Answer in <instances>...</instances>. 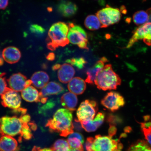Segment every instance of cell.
<instances>
[{
  "label": "cell",
  "mask_w": 151,
  "mask_h": 151,
  "mask_svg": "<svg viewBox=\"0 0 151 151\" xmlns=\"http://www.w3.org/2000/svg\"><path fill=\"white\" fill-rule=\"evenodd\" d=\"M73 115L65 109H60L54 113L52 118L48 120L46 124L51 132L60 134L62 137H67L73 133Z\"/></svg>",
  "instance_id": "obj_1"
},
{
  "label": "cell",
  "mask_w": 151,
  "mask_h": 151,
  "mask_svg": "<svg viewBox=\"0 0 151 151\" xmlns=\"http://www.w3.org/2000/svg\"><path fill=\"white\" fill-rule=\"evenodd\" d=\"M69 31L68 25L65 22H58L53 24L49 30L46 40L47 48L53 51L58 47L68 44L67 36Z\"/></svg>",
  "instance_id": "obj_2"
},
{
  "label": "cell",
  "mask_w": 151,
  "mask_h": 151,
  "mask_svg": "<svg viewBox=\"0 0 151 151\" xmlns=\"http://www.w3.org/2000/svg\"><path fill=\"white\" fill-rule=\"evenodd\" d=\"M119 76L113 71L111 64L106 65L98 75L94 82L99 90H116L121 84Z\"/></svg>",
  "instance_id": "obj_3"
},
{
  "label": "cell",
  "mask_w": 151,
  "mask_h": 151,
  "mask_svg": "<svg viewBox=\"0 0 151 151\" xmlns=\"http://www.w3.org/2000/svg\"><path fill=\"white\" fill-rule=\"evenodd\" d=\"M23 123L17 116H4L0 118V134L15 136L21 133Z\"/></svg>",
  "instance_id": "obj_4"
},
{
  "label": "cell",
  "mask_w": 151,
  "mask_h": 151,
  "mask_svg": "<svg viewBox=\"0 0 151 151\" xmlns=\"http://www.w3.org/2000/svg\"><path fill=\"white\" fill-rule=\"evenodd\" d=\"M123 148L119 140L113 139L109 136L96 135L92 145L94 151H122Z\"/></svg>",
  "instance_id": "obj_5"
},
{
  "label": "cell",
  "mask_w": 151,
  "mask_h": 151,
  "mask_svg": "<svg viewBox=\"0 0 151 151\" xmlns=\"http://www.w3.org/2000/svg\"><path fill=\"white\" fill-rule=\"evenodd\" d=\"M69 31L68 39L72 44L77 45L79 48L88 50V39L86 32L81 26L73 23L68 24Z\"/></svg>",
  "instance_id": "obj_6"
},
{
  "label": "cell",
  "mask_w": 151,
  "mask_h": 151,
  "mask_svg": "<svg viewBox=\"0 0 151 151\" xmlns=\"http://www.w3.org/2000/svg\"><path fill=\"white\" fill-rule=\"evenodd\" d=\"M96 15L101 22V28H106L118 23L121 18L119 9L113 8L108 5H107L105 8L98 11Z\"/></svg>",
  "instance_id": "obj_7"
},
{
  "label": "cell",
  "mask_w": 151,
  "mask_h": 151,
  "mask_svg": "<svg viewBox=\"0 0 151 151\" xmlns=\"http://www.w3.org/2000/svg\"><path fill=\"white\" fill-rule=\"evenodd\" d=\"M98 109L96 101L86 100L81 104L77 109V116L80 122L90 121L93 119Z\"/></svg>",
  "instance_id": "obj_8"
},
{
  "label": "cell",
  "mask_w": 151,
  "mask_h": 151,
  "mask_svg": "<svg viewBox=\"0 0 151 151\" xmlns=\"http://www.w3.org/2000/svg\"><path fill=\"white\" fill-rule=\"evenodd\" d=\"M101 105L111 112H114L123 107L125 100L122 96L117 92H109L101 101Z\"/></svg>",
  "instance_id": "obj_9"
},
{
  "label": "cell",
  "mask_w": 151,
  "mask_h": 151,
  "mask_svg": "<svg viewBox=\"0 0 151 151\" xmlns=\"http://www.w3.org/2000/svg\"><path fill=\"white\" fill-rule=\"evenodd\" d=\"M1 99L3 106L14 110L19 108L21 105V98L19 94L9 88L1 96Z\"/></svg>",
  "instance_id": "obj_10"
},
{
  "label": "cell",
  "mask_w": 151,
  "mask_h": 151,
  "mask_svg": "<svg viewBox=\"0 0 151 151\" xmlns=\"http://www.w3.org/2000/svg\"><path fill=\"white\" fill-rule=\"evenodd\" d=\"M9 88L16 92H22L32 84L31 80H27L25 76L20 73H14L7 80Z\"/></svg>",
  "instance_id": "obj_11"
},
{
  "label": "cell",
  "mask_w": 151,
  "mask_h": 151,
  "mask_svg": "<svg viewBox=\"0 0 151 151\" xmlns=\"http://www.w3.org/2000/svg\"><path fill=\"white\" fill-rule=\"evenodd\" d=\"M151 28V23L150 22L139 26L134 31L133 35L130 39L126 48H129L137 41L146 38L150 34Z\"/></svg>",
  "instance_id": "obj_12"
},
{
  "label": "cell",
  "mask_w": 151,
  "mask_h": 151,
  "mask_svg": "<svg viewBox=\"0 0 151 151\" xmlns=\"http://www.w3.org/2000/svg\"><path fill=\"white\" fill-rule=\"evenodd\" d=\"M108 61L107 58L103 57L96 62L93 67L88 69L86 73L87 76L86 82L88 84H94L98 75L104 67L105 63Z\"/></svg>",
  "instance_id": "obj_13"
},
{
  "label": "cell",
  "mask_w": 151,
  "mask_h": 151,
  "mask_svg": "<svg viewBox=\"0 0 151 151\" xmlns=\"http://www.w3.org/2000/svg\"><path fill=\"white\" fill-rule=\"evenodd\" d=\"M75 73V69L72 66L68 63L64 64L58 70V80L63 83H67L72 79Z\"/></svg>",
  "instance_id": "obj_14"
},
{
  "label": "cell",
  "mask_w": 151,
  "mask_h": 151,
  "mask_svg": "<svg viewBox=\"0 0 151 151\" xmlns=\"http://www.w3.org/2000/svg\"><path fill=\"white\" fill-rule=\"evenodd\" d=\"M2 56L4 59L7 63L13 64L19 61L21 57V53L17 47L9 46L4 49Z\"/></svg>",
  "instance_id": "obj_15"
},
{
  "label": "cell",
  "mask_w": 151,
  "mask_h": 151,
  "mask_svg": "<svg viewBox=\"0 0 151 151\" xmlns=\"http://www.w3.org/2000/svg\"><path fill=\"white\" fill-rule=\"evenodd\" d=\"M64 91L61 85L57 82H49L39 92L40 101L41 98L50 95H56L62 93Z\"/></svg>",
  "instance_id": "obj_16"
},
{
  "label": "cell",
  "mask_w": 151,
  "mask_h": 151,
  "mask_svg": "<svg viewBox=\"0 0 151 151\" xmlns=\"http://www.w3.org/2000/svg\"><path fill=\"white\" fill-rule=\"evenodd\" d=\"M105 118V114L103 112L98 113L95 118L90 121L81 122L82 127L86 132H94L103 124Z\"/></svg>",
  "instance_id": "obj_17"
},
{
  "label": "cell",
  "mask_w": 151,
  "mask_h": 151,
  "mask_svg": "<svg viewBox=\"0 0 151 151\" xmlns=\"http://www.w3.org/2000/svg\"><path fill=\"white\" fill-rule=\"evenodd\" d=\"M58 9L62 16L69 18L76 14L78 8L75 4L71 1H62L58 5Z\"/></svg>",
  "instance_id": "obj_18"
},
{
  "label": "cell",
  "mask_w": 151,
  "mask_h": 151,
  "mask_svg": "<svg viewBox=\"0 0 151 151\" xmlns=\"http://www.w3.org/2000/svg\"><path fill=\"white\" fill-rule=\"evenodd\" d=\"M85 81L79 77H75L70 81L68 88L70 91L76 95L83 93L86 88Z\"/></svg>",
  "instance_id": "obj_19"
},
{
  "label": "cell",
  "mask_w": 151,
  "mask_h": 151,
  "mask_svg": "<svg viewBox=\"0 0 151 151\" xmlns=\"http://www.w3.org/2000/svg\"><path fill=\"white\" fill-rule=\"evenodd\" d=\"M78 101V99L76 94L70 92L63 94L61 99L62 106L71 111H74L76 109Z\"/></svg>",
  "instance_id": "obj_20"
},
{
  "label": "cell",
  "mask_w": 151,
  "mask_h": 151,
  "mask_svg": "<svg viewBox=\"0 0 151 151\" xmlns=\"http://www.w3.org/2000/svg\"><path fill=\"white\" fill-rule=\"evenodd\" d=\"M50 77L46 72H37L32 75L31 80L33 86L39 89H42L49 83Z\"/></svg>",
  "instance_id": "obj_21"
},
{
  "label": "cell",
  "mask_w": 151,
  "mask_h": 151,
  "mask_svg": "<svg viewBox=\"0 0 151 151\" xmlns=\"http://www.w3.org/2000/svg\"><path fill=\"white\" fill-rule=\"evenodd\" d=\"M17 141L10 136L3 135L0 138V150L15 151L18 149Z\"/></svg>",
  "instance_id": "obj_22"
},
{
  "label": "cell",
  "mask_w": 151,
  "mask_h": 151,
  "mask_svg": "<svg viewBox=\"0 0 151 151\" xmlns=\"http://www.w3.org/2000/svg\"><path fill=\"white\" fill-rule=\"evenodd\" d=\"M21 95L22 99L29 102H37L40 101L39 92L31 86L24 88L22 92Z\"/></svg>",
  "instance_id": "obj_23"
},
{
  "label": "cell",
  "mask_w": 151,
  "mask_h": 151,
  "mask_svg": "<svg viewBox=\"0 0 151 151\" xmlns=\"http://www.w3.org/2000/svg\"><path fill=\"white\" fill-rule=\"evenodd\" d=\"M67 141L70 146L73 149H83L84 142L83 137L81 134L75 132L70 135Z\"/></svg>",
  "instance_id": "obj_24"
},
{
  "label": "cell",
  "mask_w": 151,
  "mask_h": 151,
  "mask_svg": "<svg viewBox=\"0 0 151 151\" xmlns=\"http://www.w3.org/2000/svg\"><path fill=\"white\" fill-rule=\"evenodd\" d=\"M86 27L90 31H96L101 28V24L98 17L95 15H90L86 17L84 21Z\"/></svg>",
  "instance_id": "obj_25"
},
{
  "label": "cell",
  "mask_w": 151,
  "mask_h": 151,
  "mask_svg": "<svg viewBox=\"0 0 151 151\" xmlns=\"http://www.w3.org/2000/svg\"><path fill=\"white\" fill-rule=\"evenodd\" d=\"M127 151H151V146L147 141L139 139L133 143Z\"/></svg>",
  "instance_id": "obj_26"
},
{
  "label": "cell",
  "mask_w": 151,
  "mask_h": 151,
  "mask_svg": "<svg viewBox=\"0 0 151 151\" xmlns=\"http://www.w3.org/2000/svg\"><path fill=\"white\" fill-rule=\"evenodd\" d=\"M148 15L144 11H139L134 13L133 16L134 23L137 25H141L148 22Z\"/></svg>",
  "instance_id": "obj_27"
},
{
  "label": "cell",
  "mask_w": 151,
  "mask_h": 151,
  "mask_svg": "<svg viewBox=\"0 0 151 151\" xmlns=\"http://www.w3.org/2000/svg\"><path fill=\"white\" fill-rule=\"evenodd\" d=\"M70 148L67 141L63 139L57 140L51 148L53 151H69Z\"/></svg>",
  "instance_id": "obj_28"
},
{
  "label": "cell",
  "mask_w": 151,
  "mask_h": 151,
  "mask_svg": "<svg viewBox=\"0 0 151 151\" xmlns=\"http://www.w3.org/2000/svg\"><path fill=\"white\" fill-rule=\"evenodd\" d=\"M66 61L67 63L75 66L79 69L84 68L87 63L86 60L82 57L73 58L70 59H68Z\"/></svg>",
  "instance_id": "obj_29"
},
{
  "label": "cell",
  "mask_w": 151,
  "mask_h": 151,
  "mask_svg": "<svg viewBox=\"0 0 151 151\" xmlns=\"http://www.w3.org/2000/svg\"><path fill=\"white\" fill-rule=\"evenodd\" d=\"M20 134V136L19 139V142L22 140V137L26 140H29L32 137V134L28 124H23V127Z\"/></svg>",
  "instance_id": "obj_30"
},
{
  "label": "cell",
  "mask_w": 151,
  "mask_h": 151,
  "mask_svg": "<svg viewBox=\"0 0 151 151\" xmlns=\"http://www.w3.org/2000/svg\"><path fill=\"white\" fill-rule=\"evenodd\" d=\"M141 127L145 139L151 146V126H146L143 122L140 123Z\"/></svg>",
  "instance_id": "obj_31"
},
{
  "label": "cell",
  "mask_w": 151,
  "mask_h": 151,
  "mask_svg": "<svg viewBox=\"0 0 151 151\" xmlns=\"http://www.w3.org/2000/svg\"><path fill=\"white\" fill-rule=\"evenodd\" d=\"M8 88L4 73H3L0 76V96L2 95Z\"/></svg>",
  "instance_id": "obj_32"
},
{
  "label": "cell",
  "mask_w": 151,
  "mask_h": 151,
  "mask_svg": "<svg viewBox=\"0 0 151 151\" xmlns=\"http://www.w3.org/2000/svg\"><path fill=\"white\" fill-rule=\"evenodd\" d=\"M30 30L31 32L37 34H42L45 31L44 28L37 24L31 25L30 27Z\"/></svg>",
  "instance_id": "obj_33"
},
{
  "label": "cell",
  "mask_w": 151,
  "mask_h": 151,
  "mask_svg": "<svg viewBox=\"0 0 151 151\" xmlns=\"http://www.w3.org/2000/svg\"><path fill=\"white\" fill-rule=\"evenodd\" d=\"M106 120L109 124L114 126H116L120 121L117 116L112 114H108L107 116Z\"/></svg>",
  "instance_id": "obj_34"
},
{
  "label": "cell",
  "mask_w": 151,
  "mask_h": 151,
  "mask_svg": "<svg viewBox=\"0 0 151 151\" xmlns=\"http://www.w3.org/2000/svg\"><path fill=\"white\" fill-rule=\"evenodd\" d=\"M94 140V139L92 137H88L87 139L84 146L86 151H94L92 149Z\"/></svg>",
  "instance_id": "obj_35"
},
{
  "label": "cell",
  "mask_w": 151,
  "mask_h": 151,
  "mask_svg": "<svg viewBox=\"0 0 151 151\" xmlns=\"http://www.w3.org/2000/svg\"><path fill=\"white\" fill-rule=\"evenodd\" d=\"M73 127L76 131H81L82 130V126L81 122L78 119H75L74 122L73 123Z\"/></svg>",
  "instance_id": "obj_36"
},
{
  "label": "cell",
  "mask_w": 151,
  "mask_h": 151,
  "mask_svg": "<svg viewBox=\"0 0 151 151\" xmlns=\"http://www.w3.org/2000/svg\"><path fill=\"white\" fill-rule=\"evenodd\" d=\"M117 129L116 126L109 124V136L112 137L116 134Z\"/></svg>",
  "instance_id": "obj_37"
},
{
  "label": "cell",
  "mask_w": 151,
  "mask_h": 151,
  "mask_svg": "<svg viewBox=\"0 0 151 151\" xmlns=\"http://www.w3.org/2000/svg\"><path fill=\"white\" fill-rule=\"evenodd\" d=\"M19 118L23 124H28L31 120V116L28 114L22 115Z\"/></svg>",
  "instance_id": "obj_38"
},
{
  "label": "cell",
  "mask_w": 151,
  "mask_h": 151,
  "mask_svg": "<svg viewBox=\"0 0 151 151\" xmlns=\"http://www.w3.org/2000/svg\"><path fill=\"white\" fill-rule=\"evenodd\" d=\"M9 0H0V9H5L9 4Z\"/></svg>",
  "instance_id": "obj_39"
},
{
  "label": "cell",
  "mask_w": 151,
  "mask_h": 151,
  "mask_svg": "<svg viewBox=\"0 0 151 151\" xmlns=\"http://www.w3.org/2000/svg\"><path fill=\"white\" fill-rule=\"evenodd\" d=\"M27 109L22 108H19L16 109H14L13 112L14 113H20L21 114V116L22 115H25L27 112Z\"/></svg>",
  "instance_id": "obj_40"
},
{
  "label": "cell",
  "mask_w": 151,
  "mask_h": 151,
  "mask_svg": "<svg viewBox=\"0 0 151 151\" xmlns=\"http://www.w3.org/2000/svg\"><path fill=\"white\" fill-rule=\"evenodd\" d=\"M32 151H53L51 148H41L40 147L34 146Z\"/></svg>",
  "instance_id": "obj_41"
},
{
  "label": "cell",
  "mask_w": 151,
  "mask_h": 151,
  "mask_svg": "<svg viewBox=\"0 0 151 151\" xmlns=\"http://www.w3.org/2000/svg\"><path fill=\"white\" fill-rule=\"evenodd\" d=\"M55 55L52 52L50 53L46 56L47 59L50 61H53L55 59Z\"/></svg>",
  "instance_id": "obj_42"
},
{
  "label": "cell",
  "mask_w": 151,
  "mask_h": 151,
  "mask_svg": "<svg viewBox=\"0 0 151 151\" xmlns=\"http://www.w3.org/2000/svg\"><path fill=\"white\" fill-rule=\"evenodd\" d=\"M147 12L148 14L149 17L148 22L151 23V8L147 9Z\"/></svg>",
  "instance_id": "obj_43"
},
{
  "label": "cell",
  "mask_w": 151,
  "mask_h": 151,
  "mask_svg": "<svg viewBox=\"0 0 151 151\" xmlns=\"http://www.w3.org/2000/svg\"><path fill=\"white\" fill-rule=\"evenodd\" d=\"M61 65L60 64H56L53 66L52 69L54 71L58 70L59 69L60 67H61Z\"/></svg>",
  "instance_id": "obj_44"
},
{
  "label": "cell",
  "mask_w": 151,
  "mask_h": 151,
  "mask_svg": "<svg viewBox=\"0 0 151 151\" xmlns=\"http://www.w3.org/2000/svg\"><path fill=\"white\" fill-rule=\"evenodd\" d=\"M47 98L46 97H42L40 100V101L43 104H45L46 102L47 101Z\"/></svg>",
  "instance_id": "obj_45"
},
{
  "label": "cell",
  "mask_w": 151,
  "mask_h": 151,
  "mask_svg": "<svg viewBox=\"0 0 151 151\" xmlns=\"http://www.w3.org/2000/svg\"><path fill=\"white\" fill-rule=\"evenodd\" d=\"M69 151H84L83 149H71Z\"/></svg>",
  "instance_id": "obj_46"
},
{
  "label": "cell",
  "mask_w": 151,
  "mask_h": 151,
  "mask_svg": "<svg viewBox=\"0 0 151 151\" xmlns=\"http://www.w3.org/2000/svg\"><path fill=\"white\" fill-rule=\"evenodd\" d=\"M150 34H151V29L150 31Z\"/></svg>",
  "instance_id": "obj_47"
}]
</instances>
